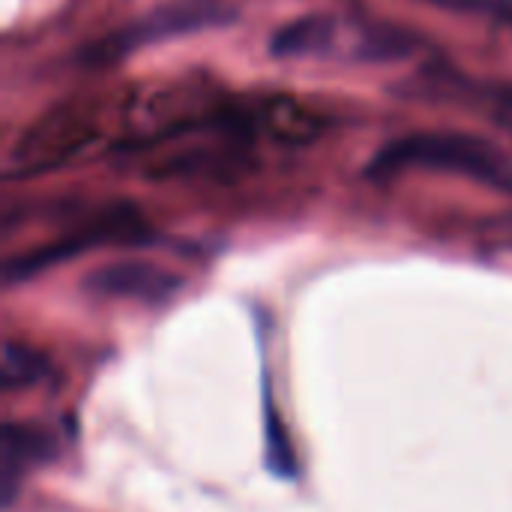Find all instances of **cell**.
I'll use <instances>...</instances> for the list:
<instances>
[{
  "instance_id": "2",
  "label": "cell",
  "mask_w": 512,
  "mask_h": 512,
  "mask_svg": "<svg viewBox=\"0 0 512 512\" xmlns=\"http://www.w3.org/2000/svg\"><path fill=\"white\" fill-rule=\"evenodd\" d=\"M408 168L465 174L495 189L512 192L510 162L486 141L474 135H462V132H417V135L399 138L372 159L369 171L375 177H393Z\"/></svg>"
},
{
  "instance_id": "3",
  "label": "cell",
  "mask_w": 512,
  "mask_h": 512,
  "mask_svg": "<svg viewBox=\"0 0 512 512\" xmlns=\"http://www.w3.org/2000/svg\"><path fill=\"white\" fill-rule=\"evenodd\" d=\"M234 9L219 3V0H177L168 6H159L156 12L138 18L135 24L114 30L96 42H90L81 54L84 63L90 66H105L114 60H123L126 54L138 51L141 45L150 42H162L171 36H183V33H198L207 27H219V24H231Z\"/></svg>"
},
{
  "instance_id": "5",
  "label": "cell",
  "mask_w": 512,
  "mask_h": 512,
  "mask_svg": "<svg viewBox=\"0 0 512 512\" xmlns=\"http://www.w3.org/2000/svg\"><path fill=\"white\" fill-rule=\"evenodd\" d=\"M84 288L96 297L108 300H138V303H165L180 288L183 279L174 276L165 267L147 264V261H120L99 267L84 279Z\"/></svg>"
},
{
  "instance_id": "8",
  "label": "cell",
  "mask_w": 512,
  "mask_h": 512,
  "mask_svg": "<svg viewBox=\"0 0 512 512\" xmlns=\"http://www.w3.org/2000/svg\"><path fill=\"white\" fill-rule=\"evenodd\" d=\"M45 375H48V360L36 348L18 345V342H6L3 366H0V384H3L6 393L21 390V387H33Z\"/></svg>"
},
{
  "instance_id": "6",
  "label": "cell",
  "mask_w": 512,
  "mask_h": 512,
  "mask_svg": "<svg viewBox=\"0 0 512 512\" xmlns=\"http://www.w3.org/2000/svg\"><path fill=\"white\" fill-rule=\"evenodd\" d=\"M54 441L48 432L36 429V426H15L9 423L3 429V450H0V489H3V501L12 504L18 480L24 477L27 468L45 462V456H51Z\"/></svg>"
},
{
  "instance_id": "7",
  "label": "cell",
  "mask_w": 512,
  "mask_h": 512,
  "mask_svg": "<svg viewBox=\"0 0 512 512\" xmlns=\"http://www.w3.org/2000/svg\"><path fill=\"white\" fill-rule=\"evenodd\" d=\"M336 33H339V24L333 15H306L276 30V36L270 39V51L279 57L324 54L336 45Z\"/></svg>"
},
{
  "instance_id": "4",
  "label": "cell",
  "mask_w": 512,
  "mask_h": 512,
  "mask_svg": "<svg viewBox=\"0 0 512 512\" xmlns=\"http://www.w3.org/2000/svg\"><path fill=\"white\" fill-rule=\"evenodd\" d=\"M222 123L240 141L264 135L276 144H312L327 129V117L288 93H267L246 102H228Z\"/></svg>"
},
{
  "instance_id": "11",
  "label": "cell",
  "mask_w": 512,
  "mask_h": 512,
  "mask_svg": "<svg viewBox=\"0 0 512 512\" xmlns=\"http://www.w3.org/2000/svg\"><path fill=\"white\" fill-rule=\"evenodd\" d=\"M492 3H495V9H498L504 18H510L512 21V0H492Z\"/></svg>"
},
{
  "instance_id": "10",
  "label": "cell",
  "mask_w": 512,
  "mask_h": 512,
  "mask_svg": "<svg viewBox=\"0 0 512 512\" xmlns=\"http://www.w3.org/2000/svg\"><path fill=\"white\" fill-rule=\"evenodd\" d=\"M435 6H444L450 12H477L486 0H429Z\"/></svg>"
},
{
  "instance_id": "9",
  "label": "cell",
  "mask_w": 512,
  "mask_h": 512,
  "mask_svg": "<svg viewBox=\"0 0 512 512\" xmlns=\"http://www.w3.org/2000/svg\"><path fill=\"white\" fill-rule=\"evenodd\" d=\"M495 120L501 123V126H507L512 132V96H504V93H498V99H495Z\"/></svg>"
},
{
  "instance_id": "1",
  "label": "cell",
  "mask_w": 512,
  "mask_h": 512,
  "mask_svg": "<svg viewBox=\"0 0 512 512\" xmlns=\"http://www.w3.org/2000/svg\"><path fill=\"white\" fill-rule=\"evenodd\" d=\"M111 126H117L114 102L96 96L63 99L21 132L9 153V177L57 171L105 144H117Z\"/></svg>"
}]
</instances>
